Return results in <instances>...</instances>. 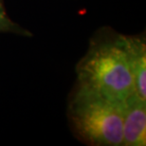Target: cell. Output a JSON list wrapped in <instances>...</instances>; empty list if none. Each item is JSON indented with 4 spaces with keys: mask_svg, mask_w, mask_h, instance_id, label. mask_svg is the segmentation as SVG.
<instances>
[{
    "mask_svg": "<svg viewBox=\"0 0 146 146\" xmlns=\"http://www.w3.org/2000/svg\"><path fill=\"white\" fill-rule=\"evenodd\" d=\"M123 103L76 84L68 106L74 136L93 146H121Z\"/></svg>",
    "mask_w": 146,
    "mask_h": 146,
    "instance_id": "cell-2",
    "label": "cell"
},
{
    "mask_svg": "<svg viewBox=\"0 0 146 146\" xmlns=\"http://www.w3.org/2000/svg\"><path fill=\"white\" fill-rule=\"evenodd\" d=\"M123 44L132 75L134 93L146 101V42L144 36L123 35Z\"/></svg>",
    "mask_w": 146,
    "mask_h": 146,
    "instance_id": "cell-4",
    "label": "cell"
},
{
    "mask_svg": "<svg viewBox=\"0 0 146 146\" xmlns=\"http://www.w3.org/2000/svg\"><path fill=\"white\" fill-rule=\"evenodd\" d=\"M0 33H13L23 37H31L33 35L30 31L11 19L3 0H0Z\"/></svg>",
    "mask_w": 146,
    "mask_h": 146,
    "instance_id": "cell-5",
    "label": "cell"
},
{
    "mask_svg": "<svg viewBox=\"0 0 146 146\" xmlns=\"http://www.w3.org/2000/svg\"><path fill=\"white\" fill-rule=\"evenodd\" d=\"M77 84L113 100L124 102L134 93L123 37L103 30L90 40L76 66Z\"/></svg>",
    "mask_w": 146,
    "mask_h": 146,
    "instance_id": "cell-1",
    "label": "cell"
},
{
    "mask_svg": "<svg viewBox=\"0 0 146 146\" xmlns=\"http://www.w3.org/2000/svg\"><path fill=\"white\" fill-rule=\"evenodd\" d=\"M146 101L131 94L123 103L122 146H145Z\"/></svg>",
    "mask_w": 146,
    "mask_h": 146,
    "instance_id": "cell-3",
    "label": "cell"
}]
</instances>
